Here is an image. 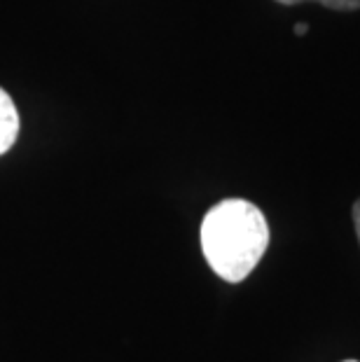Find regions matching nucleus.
I'll return each instance as SVG.
<instances>
[{
    "label": "nucleus",
    "instance_id": "obj_4",
    "mask_svg": "<svg viewBox=\"0 0 360 362\" xmlns=\"http://www.w3.org/2000/svg\"><path fill=\"white\" fill-rule=\"evenodd\" d=\"M354 225H356V234H358V241H360V199L354 204Z\"/></svg>",
    "mask_w": 360,
    "mask_h": 362
},
{
    "label": "nucleus",
    "instance_id": "obj_1",
    "mask_svg": "<svg viewBox=\"0 0 360 362\" xmlns=\"http://www.w3.org/2000/svg\"><path fill=\"white\" fill-rule=\"evenodd\" d=\"M269 248L265 213L246 199H225L204 215L202 250L222 281L241 283Z\"/></svg>",
    "mask_w": 360,
    "mask_h": 362
},
{
    "label": "nucleus",
    "instance_id": "obj_6",
    "mask_svg": "<svg viewBox=\"0 0 360 362\" xmlns=\"http://www.w3.org/2000/svg\"><path fill=\"white\" fill-rule=\"evenodd\" d=\"M344 362H358V360H344Z\"/></svg>",
    "mask_w": 360,
    "mask_h": 362
},
{
    "label": "nucleus",
    "instance_id": "obj_5",
    "mask_svg": "<svg viewBox=\"0 0 360 362\" xmlns=\"http://www.w3.org/2000/svg\"><path fill=\"white\" fill-rule=\"evenodd\" d=\"M306 30H309V26H306V24H295V33L297 35H304Z\"/></svg>",
    "mask_w": 360,
    "mask_h": 362
},
{
    "label": "nucleus",
    "instance_id": "obj_2",
    "mask_svg": "<svg viewBox=\"0 0 360 362\" xmlns=\"http://www.w3.org/2000/svg\"><path fill=\"white\" fill-rule=\"evenodd\" d=\"M19 136V110L12 96L0 87V155L12 148Z\"/></svg>",
    "mask_w": 360,
    "mask_h": 362
},
{
    "label": "nucleus",
    "instance_id": "obj_3",
    "mask_svg": "<svg viewBox=\"0 0 360 362\" xmlns=\"http://www.w3.org/2000/svg\"><path fill=\"white\" fill-rule=\"evenodd\" d=\"M281 5H300V3H320L327 10L337 12H354L360 10V0H277Z\"/></svg>",
    "mask_w": 360,
    "mask_h": 362
}]
</instances>
